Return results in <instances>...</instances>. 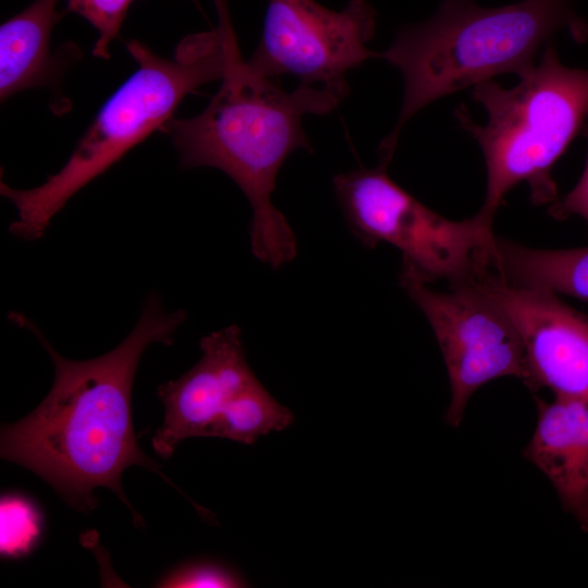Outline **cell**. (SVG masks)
Returning <instances> with one entry per match:
<instances>
[{
	"label": "cell",
	"instance_id": "1",
	"mask_svg": "<svg viewBox=\"0 0 588 588\" xmlns=\"http://www.w3.org/2000/svg\"><path fill=\"white\" fill-rule=\"evenodd\" d=\"M10 319L42 344L53 363L54 380L33 412L2 427L1 457L35 473L82 512L96 506V488L110 489L140 522L123 492L122 473L136 465L164 476L137 444L133 381L145 350L152 343L171 345L186 313L167 311L159 296L150 294L132 332L112 351L88 360L61 356L28 317L12 313Z\"/></svg>",
	"mask_w": 588,
	"mask_h": 588
},
{
	"label": "cell",
	"instance_id": "2",
	"mask_svg": "<svg viewBox=\"0 0 588 588\" xmlns=\"http://www.w3.org/2000/svg\"><path fill=\"white\" fill-rule=\"evenodd\" d=\"M215 5L224 54L221 85L204 111L172 118L163 131L182 168L212 167L237 184L253 209L252 253L278 269L297 254L294 232L271 200L278 173L293 151L311 150L303 117L326 114L345 96L304 84L287 91L256 72L240 52L226 0H215Z\"/></svg>",
	"mask_w": 588,
	"mask_h": 588
},
{
	"label": "cell",
	"instance_id": "3",
	"mask_svg": "<svg viewBox=\"0 0 588 588\" xmlns=\"http://www.w3.org/2000/svg\"><path fill=\"white\" fill-rule=\"evenodd\" d=\"M561 29L579 44L588 37L573 0H522L499 8L444 0L428 21L401 28L379 53L404 79L401 112L380 145V158L392 159L402 128L420 109L495 75H518Z\"/></svg>",
	"mask_w": 588,
	"mask_h": 588
},
{
	"label": "cell",
	"instance_id": "4",
	"mask_svg": "<svg viewBox=\"0 0 588 588\" xmlns=\"http://www.w3.org/2000/svg\"><path fill=\"white\" fill-rule=\"evenodd\" d=\"M126 48L137 70L99 110L65 164L41 185L17 189L1 182V195L16 208L11 234L40 238L72 196L118 162L156 130H163L185 96L222 78L223 47L218 28L185 37L172 59L138 40Z\"/></svg>",
	"mask_w": 588,
	"mask_h": 588
},
{
	"label": "cell",
	"instance_id": "5",
	"mask_svg": "<svg viewBox=\"0 0 588 588\" xmlns=\"http://www.w3.org/2000/svg\"><path fill=\"white\" fill-rule=\"evenodd\" d=\"M503 88L492 79L473 87V97L488 114L476 124L464 106L454 112L479 144L487 168L486 197L479 212L493 220L505 195L520 182L536 205L555 203L551 169L588 117V70L563 65L552 42L540 61Z\"/></svg>",
	"mask_w": 588,
	"mask_h": 588
},
{
	"label": "cell",
	"instance_id": "6",
	"mask_svg": "<svg viewBox=\"0 0 588 588\" xmlns=\"http://www.w3.org/2000/svg\"><path fill=\"white\" fill-rule=\"evenodd\" d=\"M389 163L352 170L333 179L344 218L359 241L387 243L403 254L428 282L456 284L490 268L493 220L479 211L462 221L446 219L422 205L388 174Z\"/></svg>",
	"mask_w": 588,
	"mask_h": 588
},
{
	"label": "cell",
	"instance_id": "7",
	"mask_svg": "<svg viewBox=\"0 0 588 588\" xmlns=\"http://www.w3.org/2000/svg\"><path fill=\"white\" fill-rule=\"evenodd\" d=\"M400 282L440 346L451 387L445 414L451 426L460 425L469 399L481 385L507 376L525 381L522 339L507 314L475 279L439 291L403 261Z\"/></svg>",
	"mask_w": 588,
	"mask_h": 588
},
{
	"label": "cell",
	"instance_id": "8",
	"mask_svg": "<svg viewBox=\"0 0 588 588\" xmlns=\"http://www.w3.org/2000/svg\"><path fill=\"white\" fill-rule=\"evenodd\" d=\"M376 15L366 0H351L340 11L314 0H268L261 38L247 61L266 77L292 75L346 97L347 72L379 57L367 47Z\"/></svg>",
	"mask_w": 588,
	"mask_h": 588
},
{
	"label": "cell",
	"instance_id": "9",
	"mask_svg": "<svg viewBox=\"0 0 588 588\" xmlns=\"http://www.w3.org/2000/svg\"><path fill=\"white\" fill-rule=\"evenodd\" d=\"M476 282L507 314L525 351V383L559 397H588V315L551 291L509 282L491 268Z\"/></svg>",
	"mask_w": 588,
	"mask_h": 588
},
{
	"label": "cell",
	"instance_id": "10",
	"mask_svg": "<svg viewBox=\"0 0 588 588\" xmlns=\"http://www.w3.org/2000/svg\"><path fill=\"white\" fill-rule=\"evenodd\" d=\"M200 348L192 369L158 389L166 414L152 448L163 458L184 439L220 438L229 418L265 389L247 363L238 327L204 336Z\"/></svg>",
	"mask_w": 588,
	"mask_h": 588
},
{
	"label": "cell",
	"instance_id": "11",
	"mask_svg": "<svg viewBox=\"0 0 588 588\" xmlns=\"http://www.w3.org/2000/svg\"><path fill=\"white\" fill-rule=\"evenodd\" d=\"M524 456L552 483L566 512L588 531V397L537 400Z\"/></svg>",
	"mask_w": 588,
	"mask_h": 588
},
{
	"label": "cell",
	"instance_id": "12",
	"mask_svg": "<svg viewBox=\"0 0 588 588\" xmlns=\"http://www.w3.org/2000/svg\"><path fill=\"white\" fill-rule=\"evenodd\" d=\"M61 0H35L0 28V95L4 101L47 83L54 69L50 35L62 17Z\"/></svg>",
	"mask_w": 588,
	"mask_h": 588
},
{
	"label": "cell",
	"instance_id": "13",
	"mask_svg": "<svg viewBox=\"0 0 588 588\" xmlns=\"http://www.w3.org/2000/svg\"><path fill=\"white\" fill-rule=\"evenodd\" d=\"M490 265L509 282L588 301V246L535 249L495 237Z\"/></svg>",
	"mask_w": 588,
	"mask_h": 588
},
{
	"label": "cell",
	"instance_id": "14",
	"mask_svg": "<svg viewBox=\"0 0 588 588\" xmlns=\"http://www.w3.org/2000/svg\"><path fill=\"white\" fill-rule=\"evenodd\" d=\"M41 534V515L22 495L2 497L0 503V551L2 556L21 558L28 553Z\"/></svg>",
	"mask_w": 588,
	"mask_h": 588
},
{
	"label": "cell",
	"instance_id": "15",
	"mask_svg": "<svg viewBox=\"0 0 588 588\" xmlns=\"http://www.w3.org/2000/svg\"><path fill=\"white\" fill-rule=\"evenodd\" d=\"M134 0H68V10L87 22L98 32L93 56L108 59L109 46L119 35L127 10Z\"/></svg>",
	"mask_w": 588,
	"mask_h": 588
},
{
	"label": "cell",
	"instance_id": "16",
	"mask_svg": "<svg viewBox=\"0 0 588 588\" xmlns=\"http://www.w3.org/2000/svg\"><path fill=\"white\" fill-rule=\"evenodd\" d=\"M161 587L179 588H234L245 587L246 581L232 569L213 562H195L167 575Z\"/></svg>",
	"mask_w": 588,
	"mask_h": 588
},
{
	"label": "cell",
	"instance_id": "17",
	"mask_svg": "<svg viewBox=\"0 0 588 588\" xmlns=\"http://www.w3.org/2000/svg\"><path fill=\"white\" fill-rule=\"evenodd\" d=\"M585 126V133L588 137V117ZM550 213L558 219L578 216L588 224V155L579 181L562 199L552 204Z\"/></svg>",
	"mask_w": 588,
	"mask_h": 588
}]
</instances>
